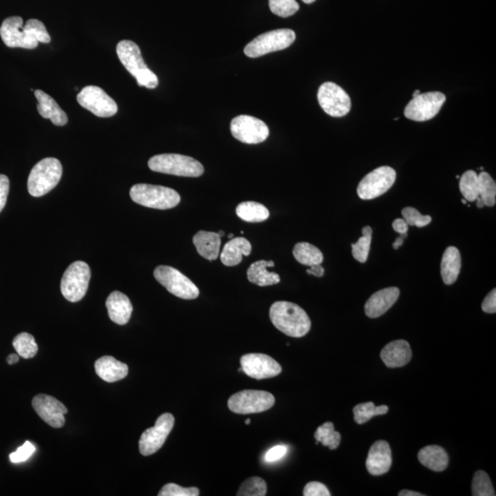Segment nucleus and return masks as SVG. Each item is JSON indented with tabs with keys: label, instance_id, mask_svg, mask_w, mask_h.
I'll return each mask as SVG.
<instances>
[{
	"label": "nucleus",
	"instance_id": "f257e3e1",
	"mask_svg": "<svg viewBox=\"0 0 496 496\" xmlns=\"http://www.w3.org/2000/svg\"><path fill=\"white\" fill-rule=\"evenodd\" d=\"M0 36L9 48L35 49L39 43H49L51 36L43 22L31 19L24 26L18 16L6 19L0 27Z\"/></svg>",
	"mask_w": 496,
	"mask_h": 496
},
{
	"label": "nucleus",
	"instance_id": "f03ea898",
	"mask_svg": "<svg viewBox=\"0 0 496 496\" xmlns=\"http://www.w3.org/2000/svg\"><path fill=\"white\" fill-rule=\"evenodd\" d=\"M269 318L277 329L291 338H303L311 329L306 311L289 301H276L269 309Z\"/></svg>",
	"mask_w": 496,
	"mask_h": 496
},
{
	"label": "nucleus",
	"instance_id": "7ed1b4c3",
	"mask_svg": "<svg viewBox=\"0 0 496 496\" xmlns=\"http://www.w3.org/2000/svg\"><path fill=\"white\" fill-rule=\"evenodd\" d=\"M117 56L124 68L138 81V85L148 88H155L158 86V78L146 66L141 50L133 41L123 40L117 44Z\"/></svg>",
	"mask_w": 496,
	"mask_h": 496
},
{
	"label": "nucleus",
	"instance_id": "20e7f679",
	"mask_svg": "<svg viewBox=\"0 0 496 496\" xmlns=\"http://www.w3.org/2000/svg\"><path fill=\"white\" fill-rule=\"evenodd\" d=\"M63 167L57 158L47 157L38 162L28 177L29 193L33 197L46 195L57 186L61 180Z\"/></svg>",
	"mask_w": 496,
	"mask_h": 496
},
{
	"label": "nucleus",
	"instance_id": "39448f33",
	"mask_svg": "<svg viewBox=\"0 0 496 496\" xmlns=\"http://www.w3.org/2000/svg\"><path fill=\"white\" fill-rule=\"evenodd\" d=\"M148 167L154 172L174 176L198 177L205 173V167L193 157L179 154H162L149 159Z\"/></svg>",
	"mask_w": 496,
	"mask_h": 496
},
{
	"label": "nucleus",
	"instance_id": "423d86ee",
	"mask_svg": "<svg viewBox=\"0 0 496 496\" xmlns=\"http://www.w3.org/2000/svg\"><path fill=\"white\" fill-rule=\"evenodd\" d=\"M130 196L138 205L152 209H172L180 202V194L176 190L150 184H136L130 190Z\"/></svg>",
	"mask_w": 496,
	"mask_h": 496
},
{
	"label": "nucleus",
	"instance_id": "0eeeda50",
	"mask_svg": "<svg viewBox=\"0 0 496 496\" xmlns=\"http://www.w3.org/2000/svg\"><path fill=\"white\" fill-rule=\"evenodd\" d=\"M296 34L289 29H279L259 35L244 47V53L250 58H257L267 53L278 52L291 46Z\"/></svg>",
	"mask_w": 496,
	"mask_h": 496
},
{
	"label": "nucleus",
	"instance_id": "6e6552de",
	"mask_svg": "<svg viewBox=\"0 0 496 496\" xmlns=\"http://www.w3.org/2000/svg\"><path fill=\"white\" fill-rule=\"evenodd\" d=\"M91 272L90 266L83 262L72 263L66 270L61 281L63 296L71 303L84 298L90 284Z\"/></svg>",
	"mask_w": 496,
	"mask_h": 496
},
{
	"label": "nucleus",
	"instance_id": "1a4fd4ad",
	"mask_svg": "<svg viewBox=\"0 0 496 496\" xmlns=\"http://www.w3.org/2000/svg\"><path fill=\"white\" fill-rule=\"evenodd\" d=\"M154 276L175 296L184 300H194L199 297L198 287L187 277L172 267L159 266L155 268Z\"/></svg>",
	"mask_w": 496,
	"mask_h": 496
},
{
	"label": "nucleus",
	"instance_id": "9d476101",
	"mask_svg": "<svg viewBox=\"0 0 496 496\" xmlns=\"http://www.w3.org/2000/svg\"><path fill=\"white\" fill-rule=\"evenodd\" d=\"M275 403V397L265 391L244 390L228 400V407L234 413L248 415L268 411Z\"/></svg>",
	"mask_w": 496,
	"mask_h": 496
},
{
	"label": "nucleus",
	"instance_id": "9b49d317",
	"mask_svg": "<svg viewBox=\"0 0 496 496\" xmlns=\"http://www.w3.org/2000/svg\"><path fill=\"white\" fill-rule=\"evenodd\" d=\"M396 180V171L393 167H380L366 175L358 187V195L362 200H373L386 193Z\"/></svg>",
	"mask_w": 496,
	"mask_h": 496
},
{
	"label": "nucleus",
	"instance_id": "f8f14e48",
	"mask_svg": "<svg viewBox=\"0 0 496 496\" xmlns=\"http://www.w3.org/2000/svg\"><path fill=\"white\" fill-rule=\"evenodd\" d=\"M317 98L321 108L330 116L343 117L351 111V98L335 83L326 82L321 85Z\"/></svg>",
	"mask_w": 496,
	"mask_h": 496
},
{
	"label": "nucleus",
	"instance_id": "ddd939ff",
	"mask_svg": "<svg viewBox=\"0 0 496 496\" xmlns=\"http://www.w3.org/2000/svg\"><path fill=\"white\" fill-rule=\"evenodd\" d=\"M76 100L84 109L90 110L98 117H113L118 111L115 100L103 88L96 86H88L83 88L76 96Z\"/></svg>",
	"mask_w": 496,
	"mask_h": 496
},
{
	"label": "nucleus",
	"instance_id": "4468645a",
	"mask_svg": "<svg viewBox=\"0 0 496 496\" xmlns=\"http://www.w3.org/2000/svg\"><path fill=\"white\" fill-rule=\"evenodd\" d=\"M231 133L235 139L244 144L257 145L266 141L269 129L265 123L256 117L240 115L232 120Z\"/></svg>",
	"mask_w": 496,
	"mask_h": 496
},
{
	"label": "nucleus",
	"instance_id": "2eb2a0df",
	"mask_svg": "<svg viewBox=\"0 0 496 496\" xmlns=\"http://www.w3.org/2000/svg\"><path fill=\"white\" fill-rule=\"evenodd\" d=\"M175 424L173 415L170 413L159 416L155 427L146 429L139 440V450L143 456L157 453L165 444Z\"/></svg>",
	"mask_w": 496,
	"mask_h": 496
},
{
	"label": "nucleus",
	"instance_id": "dca6fc26",
	"mask_svg": "<svg viewBox=\"0 0 496 496\" xmlns=\"http://www.w3.org/2000/svg\"><path fill=\"white\" fill-rule=\"evenodd\" d=\"M445 101L446 96L441 92L419 94L407 105L405 115L415 122H425L437 116Z\"/></svg>",
	"mask_w": 496,
	"mask_h": 496
},
{
	"label": "nucleus",
	"instance_id": "f3484780",
	"mask_svg": "<svg viewBox=\"0 0 496 496\" xmlns=\"http://www.w3.org/2000/svg\"><path fill=\"white\" fill-rule=\"evenodd\" d=\"M242 371L256 380L269 379L281 373V366L274 358L259 353H251L240 358Z\"/></svg>",
	"mask_w": 496,
	"mask_h": 496
},
{
	"label": "nucleus",
	"instance_id": "a211bd4d",
	"mask_svg": "<svg viewBox=\"0 0 496 496\" xmlns=\"http://www.w3.org/2000/svg\"><path fill=\"white\" fill-rule=\"evenodd\" d=\"M33 407L38 415L51 427L60 428L65 425L68 408L55 397L38 394L33 400Z\"/></svg>",
	"mask_w": 496,
	"mask_h": 496
},
{
	"label": "nucleus",
	"instance_id": "6ab92c4d",
	"mask_svg": "<svg viewBox=\"0 0 496 496\" xmlns=\"http://www.w3.org/2000/svg\"><path fill=\"white\" fill-rule=\"evenodd\" d=\"M392 462V450L389 443L378 440L368 451L366 467L371 475L381 476L389 472Z\"/></svg>",
	"mask_w": 496,
	"mask_h": 496
},
{
	"label": "nucleus",
	"instance_id": "aec40b11",
	"mask_svg": "<svg viewBox=\"0 0 496 496\" xmlns=\"http://www.w3.org/2000/svg\"><path fill=\"white\" fill-rule=\"evenodd\" d=\"M400 296V289L390 287L375 292L365 304L366 316L370 318H378L383 316Z\"/></svg>",
	"mask_w": 496,
	"mask_h": 496
},
{
	"label": "nucleus",
	"instance_id": "412c9836",
	"mask_svg": "<svg viewBox=\"0 0 496 496\" xmlns=\"http://www.w3.org/2000/svg\"><path fill=\"white\" fill-rule=\"evenodd\" d=\"M106 306L113 322L124 326L131 319L133 304L130 299L123 292H111L107 298Z\"/></svg>",
	"mask_w": 496,
	"mask_h": 496
},
{
	"label": "nucleus",
	"instance_id": "4be33fe9",
	"mask_svg": "<svg viewBox=\"0 0 496 496\" xmlns=\"http://www.w3.org/2000/svg\"><path fill=\"white\" fill-rule=\"evenodd\" d=\"M381 358L388 368H400L409 363L412 351L405 340H396L384 346L381 351Z\"/></svg>",
	"mask_w": 496,
	"mask_h": 496
},
{
	"label": "nucleus",
	"instance_id": "5701e85b",
	"mask_svg": "<svg viewBox=\"0 0 496 496\" xmlns=\"http://www.w3.org/2000/svg\"><path fill=\"white\" fill-rule=\"evenodd\" d=\"M34 95L38 100V113L41 117L50 119L56 126H65L68 123V115L52 97L40 90L35 91Z\"/></svg>",
	"mask_w": 496,
	"mask_h": 496
},
{
	"label": "nucleus",
	"instance_id": "b1692460",
	"mask_svg": "<svg viewBox=\"0 0 496 496\" xmlns=\"http://www.w3.org/2000/svg\"><path fill=\"white\" fill-rule=\"evenodd\" d=\"M95 371L100 379L107 383H116L126 378L129 368L110 356H104L95 362Z\"/></svg>",
	"mask_w": 496,
	"mask_h": 496
},
{
	"label": "nucleus",
	"instance_id": "393cba45",
	"mask_svg": "<svg viewBox=\"0 0 496 496\" xmlns=\"http://www.w3.org/2000/svg\"><path fill=\"white\" fill-rule=\"evenodd\" d=\"M193 244L200 256L212 262L220 254L221 237L214 232L200 231L193 237Z\"/></svg>",
	"mask_w": 496,
	"mask_h": 496
},
{
	"label": "nucleus",
	"instance_id": "a878e982",
	"mask_svg": "<svg viewBox=\"0 0 496 496\" xmlns=\"http://www.w3.org/2000/svg\"><path fill=\"white\" fill-rule=\"evenodd\" d=\"M252 251L250 242L244 237H235L225 244L221 254V262L227 267L237 266L243 256H249Z\"/></svg>",
	"mask_w": 496,
	"mask_h": 496
},
{
	"label": "nucleus",
	"instance_id": "bb28decb",
	"mask_svg": "<svg viewBox=\"0 0 496 496\" xmlns=\"http://www.w3.org/2000/svg\"><path fill=\"white\" fill-rule=\"evenodd\" d=\"M462 269V256L459 249L448 247L443 254L440 264V273L445 284L451 285L457 281Z\"/></svg>",
	"mask_w": 496,
	"mask_h": 496
},
{
	"label": "nucleus",
	"instance_id": "cd10ccee",
	"mask_svg": "<svg viewBox=\"0 0 496 496\" xmlns=\"http://www.w3.org/2000/svg\"><path fill=\"white\" fill-rule=\"evenodd\" d=\"M274 266V262H266V260H259L251 264L247 272L248 281L260 287L278 284L281 282L279 276L268 270V268H273Z\"/></svg>",
	"mask_w": 496,
	"mask_h": 496
},
{
	"label": "nucleus",
	"instance_id": "c85d7f7f",
	"mask_svg": "<svg viewBox=\"0 0 496 496\" xmlns=\"http://www.w3.org/2000/svg\"><path fill=\"white\" fill-rule=\"evenodd\" d=\"M418 460L423 465L434 472H443L448 465V455L443 448L440 446L425 447L418 453Z\"/></svg>",
	"mask_w": 496,
	"mask_h": 496
},
{
	"label": "nucleus",
	"instance_id": "c756f323",
	"mask_svg": "<svg viewBox=\"0 0 496 496\" xmlns=\"http://www.w3.org/2000/svg\"><path fill=\"white\" fill-rule=\"evenodd\" d=\"M235 211L241 220L248 222H262L269 217L268 208L256 202H241Z\"/></svg>",
	"mask_w": 496,
	"mask_h": 496
},
{
	"label": "nucleus",
	"instance_id": "7c9ffc66",
	"mask_svg": "<svg viewBox=\"0 0 496 496\" xmlns=\"http://www.w3.org/2000/svg\"><path fill=\"white\" fill-rule=\"evenodd\" d=\"M294 256L299 263L305 266L321 265L324 262V255L319 248L306 242L295 244Z\"/></svg>",
	"mask_w": 496,
	"mask_h": 496
},
{
	"label": "nucleus",
	"instance_id": "2f4dec72",
	"mask_svg": "<svg viewBox=\"0 0 496 496\" xmlns=\"http://www.w3.org/2000/svg\"><path fill=\"white\" fill-rule=\"evenodd\" d=\"M389 407L386 405L375 406L373 403H359L353 408L354 419L358 425H363L376 415H386Z\"/></svg>",
	"mask_w": 496,
	"mask_h": 496
},
{
	"label": "nucleus",
	"instance_id": "473e14b6",
	"mask_svg": "<svg viewBox=\"0 0 496 496\" xmlns=\"http://www.w3.org/2000/svg\"><path fill=\"white\" fill-rule=\"evenodd\" d=\"M314 438L318 443H322L323 446L329 447L330 450L338 448L341 442V435L335 430L333 423L326 422L317 428Z\"/></svg>",
	"mask_w": 496,
	"mask_h": 496
},
{
	"label": "nucleus",
	"instance_id": "72a5a7b5",
	"mask_svg": "<svg viewBox=\"0 0 496 496\" xmlns=\"http://www.w3.org/2000/svg\"><path fill=\"white\" fill-rule=\"evenodd\" d=\"M16 352L20 357L24 358H31L36 356L38 352V345L31 334L21 333L15 336L12 342Z\"/></svg>",
	"mask_w": 496,
	"mask_h": 496
},
{
	"label": "nucleus",
	"instance_id": "f704fd0d",
	"mask_svg": "<svg viewBox=\"0 0 496 496\" xmlns=\"http://www.w3.org/2000/svg\"><path fill=\"white\" fill-rule=\"evenodd\" d=\"M479 197L485 206L492 207L496 202V184L487 172L478 175Z\"/></svg>",
	"mask_w": 496,
	"mask_h": 496
},
{
	"label": "nucleus",
	"instance_id": "c9c22d12",
	"mask_svg": "<svg viewBox=\"0 0 496 496\" xmlns=\"http://www.w3.org/2000/svg\"><path fill=\"white\" fill-rule=\"evenodd\" d=\"M460 179V190L464 199L475 202L479 197L478 175L475 171L468 170Z\"/></svg>",
	"mask_w": 496,
	"mask_h": 496
},
{
	"label": "nucleus",
	"instance_id": "e433bc0d",
	"mask_svg": "<svg viewBox=\"0 0 496 496\" xmlns=\"http://www.w3.org/2000/svg\"><path fill=\"white\" fill-rule=\"evenodd\" d=\"M371 239L372 229L370 227H365L362 229V237L359 238L357 243L352 244L353 257L358 262L365 263L367 262Z\"/></svg>",
	"mask_w": 496,
	"mask_h": 496
},
{
	"label": "nucleus",
	"instance_id": "4c0bfd02",
	"mask_svg": "<svg viewBox=\"0 0 496 496\" xmlns=\"http://www.w3.org/2000/svg\"><path fill=\"white\" fill-rule=\"evenodd\" d=\"M472 495L475 496H495V489L492 487L491 480L487 473L483 470L475 472L472 480Z\"/></svg>",
	"mask_w": 496,
	"mask_h": 496
},
{
	"label": "nucleus",
	"instance_id": "58836bf2",
	"mask_svg": "<svg viewBox=\"0 0 496 496\" xmlns=\"http://www.w3.org/2000/svg\"><path fill=\"white\" fill-rule=\"evenodd\" d=\"M267 483L260 477H252L242 483L237 495L238 496H265Z\"/></svg>",
	"mask_w": 496,
	"mask_h": 496
},
{
	"label": "nucleus",
	"instance_id": "ea45409f",
	"mask_svg": "<svg viewBox=\"0 0 496 496\" xmlns=\"http://www.w3.org/2000/svg\"><path fill=\"white\" fill-rule=\"evenodd\" d=\"M270 11L279 17L288 18L300 9L296 0H269Z\"/></svg>",
	"mask_w": 496,
	"mask_h": 496
},
{
	"label": "nucleus",
	"instance_id": "a19ab883",
	"mask_svg": "<svg viewBox=\"0 0 496 496\" xmlns=\"http://www.w3.org/2000/svg\"><path fill=\"white\" fill-rule=\"evenodd\" d=\"M403 220L409 227H425L432 222L431 216L422 215L418 210L413 207H406L402 211Z\"/></svg>",
	"mask_w": 496,
	"mask_h": 496
},
{
	"label": "nucleus",
	"instance_id": "79ce46f5",
	"mask_svg": "<svg viewBox=\"0 0 496 496\" xmlns=\"http://www.w3.org/2000/svg\"><path fill=\"white\" fill-rule=\"evenodd\" d=\"M159 496H199L200 490L197 487L184 488L176 483H167L158 492Z\"/></svg>",
	"mask_w": 496,
	"mask_h": 496
},
{
	"label": "nucleus",
	"instance_id": "37998d69",
	"mask_svg": "<svg viewBox=\"0 0 496 496\" xmlns=\"http://www.w3.org/2000/svg\"><path fill=\"white\" fill-rule=\"evenodd\" d=\"M35 446L30 441H26L15 453L9 455V460L12 463H21L30 459L31 455L35 453Z\"/></svg>",
	"mask_w": 496,
	"mask_h": 496
},
{
	"label": "nucleus",
	"instance_id": "c03bdc74",
	"mask_svg": "<svg viewBox=\"0 0 496 496\" xmlns=\"http://www.w3.org/2000/svg\"><path fill=\"white\" fill-rule=\"evenodd\" d=\"M304 496H330L329 490L323 483L311 482L305 485L304 490Z\"/></svg>",
	"mask_w": 496,
	"mask_h": 496
},
{
	"label": "nucleus",
	"instance_id": "a18cd8bd",
	"mask_svg": "<svg viewBox=\"0 0 496 496\" xmlns=\"http://www.w3.org/2000/svg\"><path fill=\"white\" fill-rule=\"evenodd\" d=\"M9 192V180L5 175H0V212L5 208Z\"/></svg>",
	"mask_w": 496,
	"mask_h": 496
},
{
	"label": "nucleus",
	"instance_id": "49530a36",
	"mask_svg": "<svg viewBox=\"0 0 496 496\" xmlns=\"http://www.w3.org/2000/svg\"><path fill=\"white\" fill-rule=\"evenodd\" d=\"M288 448L285 446H276L270 448L267 453L265 460L267 463H274L281 460L287 453Z\"/></svg>",
	"mask_w": 496,
	"mask_h": 496
},
{
	"label": "nucleus",
	"instance_id": "de8ad7c7",
	"mask_svg": "<svg viewBox=\"0 0 496 496\" xmlns=\"http://www.w3.org/2000/svg\"><path fill=\"white\" fill-rule=\"evenodd\" d=\"M482 309L485 313L495 314L496 311V289H494L482 301Z\"/></svg>",
	"mask_w": 496,
	"mask_h": 496
},
{
	"label": "nucleus",
	"instance_id": "09e8293b",
	"mask_svg": "<svg viewBox=\"0 0 496 496\" xmlns=\"http://www.w3.org/2000/svg\"><path fill=\"white\" fill-rule=\"evenodd\" d=\"M393 228L394 231L397 232V233H399L400 234H407L409 225L407 224V222L403 220V219H396V220H394L393 222Z\"/></svg>",
	"mask_w": 496,
	"mask_h": 496
},
{
	"label": "nucleus",
	"instance_id": "8fccbe9b",
	"mask_svg": "<svg viewBox=\"0 0 496 496\" xmlns=\"http://www.w3.org/2000/svg\"><path fill=\"white\" fill-rule=\"evenodd\" d=\"M306 272L307 274L317 277V278H322L324 275V269L321 265H314L310 267V269H307Z\"/></svg>",
	"mask_w": 496,
	"mask_h": 496
},
{
	"label": "nucleus",
	"instance_id": "3c124183",
	"mask_svg": "<svg viewBox=\"0 0 496 496\" xmlns=\"http://www.w3.org/2000/svg\"><path fill=\"white\" fill-rule=\"evenodd\" d=\"M407 237V234H401V237L399 238H397L396 242L393 243V248L394 249H398V248L402 246L403 244V241H405V238Z\"/></svg>",
	"mask_w": 496,
	"mask_h": 496
},
{
	"label": "nucleus",
	"instance_id": "603ef678",
	"mask_svg": "<svg viewBox=\"0 0 496 496\" xmlns=\"http://www.w3.org/2000/svg\"><path fill=\"white\" fill-rule=\"evenodd\" d=\"M399 496H423L424 495L420 494V492L409 491V490H403L398 494Z\"/></svg>",
	"mask_w": 496,
	"mask_h": 496
},
{
	"label": "nucleus",
	"instance_id": "864d4df0",
	"mask_svg": "<svg viewBox=\"0 0 496 496\" xmlns=\"http://www.w3.org/2000/svg\"><path fill=\"white\" fill-rule=\"evenodd\" d=\"M19 361H20V356L18 354H11L7 358V362L9 365L18 363Z\"/></svg>",
	"mask_w": 496,
	"mask_h": 496
},
{
	"label": "nucleus",
	"instance_id": "5fc2aeb1",
	"mask_svg": "<svg viewBox=\"0 0 496 496\" xmlns=\"http://www.w3.org/2000/svg\"><path fill=\"white\" fill-rule=\"evenodd\" d=\"M476 200H477V207H478V208H483V207H485V203H483L482 199L480 198V197H478V198H477Z\"/></svg>",
	"mask_w": 496,
	"mask_h": 496
},
{
	"label": "nucleus",
	"instance_id": "6e6d98bb",
	"mask_svg": "<svg viewBox=\"0 0 496 496\" xmlns=\"http://www.w3.org/2000/svg\"><path fill=\"white\" fill-rule=\"evenodd\" d=\"M301 1L304 2L305 4H311V3H314L316 0H301Z\"/></svg>",
	"mask_w": 496,
	"mask_h": 496
},
{
	"label": "nucleus",
	"instance_id": "4d7b16f0",
	"mask_svg": "<svg viewBox=\"0 0 496 496\" xmlns=\"http://www.w3.org/2000/svg\"><path fill=\"white\" fill-rule=\"evenodd\" d=\"M419 94H421V93H420V91H418H418H415V93L413 94V98H415V97H416V96H418Z\"/></svg>",
	"mask_w": 496,
	"mask_h": 496
},
{
	"label": "nucleus",
	"instance_id": "13d9d810",
	"mask_svg": "<svg viewBox=\"0 0 496 496\" xmlns=\"http://www.w3.org/2000/svg\"><path fill=\"white\" fill-rule=\"evenodd\" d=\"M218 234H219V235H220L221 237H224V234H225L224 231H220V232H219Z\"/></svg>",
	"mask_w": 496,
	"mask_h": 496
},
{
	"label": "nucleus",
	"instance_id": "bf43d9fd",
	"mask_svg": "<svg viewBox=\"0 0 496 496\" xmlns=\"http://www.w3.org/2000/svg\"><path fill=\"white\" fill-rule=\"evenodd\" d=\"M228 238H229V239H233V238H234V234H229V235H228Z\"/></svg>",
	"mask_w": 496,
	"mask_h": 496
},
{
	"label": "nucleus",
	"instance_id": "052dcab7",
	"mask_svg": "<svg viewBox=\"0 0 496 496\" xmlns=\"http://www.w3.org/2000/svg\"><path fill=\"white\" fill-rule=\"evenodd\" d=\"M250 423H251L250 419H247V420L246 421V424H247V425H249Z\"/></svg>",
	"mask_w": 496,
	"mask_h": 496
},
{
	"label": "nucleus",
	"instance_id": "680f3d73",
	"mask_svg": "<svg viewBox=\"0 0 496 496\" xmlns=\"http://www.w3.org/2000/svg\"><path fill=\"white\" fill-rule=\"evenodd\" d=\"M462 202L463 203V205H466V200H463H463H462Z\"/></svg>",
	"mask_w": 496,
	"mask_h": 496
}]
</instances>
